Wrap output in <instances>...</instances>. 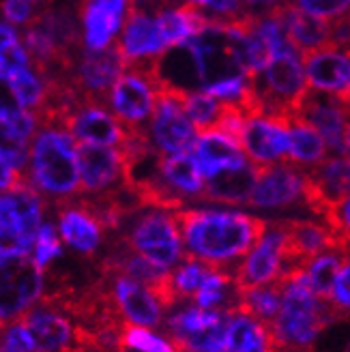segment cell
I'll return each mask as SVG.
<instances>
[{"label":"cell","mask_w":350,"mask_h":352,"mask_svg":"<svg viewBox=\"0 0 350 352\" xmlns=\"http://www.w3.org/2000/svg\"><path fill=\"white\" fill-rule=\"evenodd\" d=\"M174 219L181 228L185 258L202 260L230 273V264L245 258L267 234L271 219L217 208H179Z\"/></svg>","instance_id":"6da1fadb"},{"label":"cell","mask_w":350,"mask_h":352,"mask_svg":"<svg viewBox=\"0 0 350 352\" xmlns=\"http://www.w3.org/2000/svg\"><path fill=\"white\" fill-rule=\"evenodd\" d=\"M282 288V309L271 331L284 352H307L327 327L348 318L333 303L325 301L309 288L303 271L284 281Z\"/></svg>","instance_id":"7a4b0ae2"},{"label":"cell","mask_w":350,"mask_h":352,"mask_svg":"<svg viewBox=\"0 0 350 352\" xmlns=\"http://www.w3.org/2000/svg\"><path fill=\"white\" fill-rule=\"evenodd\" d=\"M32 187L61 202L80 193L78 142L63 125H41L30 146Z\"/></svg>","instance_id":"3957f363"},{"label":"cell","mask_w":350,"mask_h":352,"mask_svg":"<svg viewBox=\"0 0 350 352\" xmlns=\"http://www.w3.org/2000/svg\"><path fill=\"white\" fill-rule=\"evenodd\" d=\"M120 245L166 271L185 260V245L174 210L144 208L129 221V228L120 236Z\"/></svg>","instance_id":"277c9868"},{"label":"cell","mask_w":350,"mask_h":352,"mask_svg":"<svg viewBox=\"0 0 350 352\" xmlns=\"http://www.w3.org/2000/svg\"><path fill=\"white\" fill-rule=\"evenodd\" d=\"M232 311L187 305L166 320L170 342L181 352H226Z\"/></svg>","instance_id":"5b68a950"},{"label":"cell","mask_w":350,"mask_h":352,"mask_svg":"<svg viewBox=\"0 0 350 352\" xmlns=\"http://www.w3.org/2000/svg\"><path fill=\"white\" fill-rule=\"evenodd\" d=\"M43 273L32 256H0V333L41 301Z\"/></svg>","instance_id":"8992f818"},{"label":"cell","mask_w":350,"mask_h":352,"mask_svg":"<svg viewBox=\"0 0 350 352\" xmlns=\"http://www.w3.org/2000/svg\"><path fill=\"white\" fill-rule=\"evenodd\" d=\"M185 99V91H177V88L168 86L157 88V103L151 116L149 135L155 151L164 157L191 153L198 142L200 133L187 116Z\"/></svg>","instance_id":"52a82bcc"},{"label":"cell","mask_w":350,"mask_h":352,"mask_svg":"<svg viewBox=\"0 0 350 352\" xmlns=\"http://www.w3.org/2000/svg\"><path fill=\"white\" fill-rule=\"evenodd\" d=\"M286 267V230L282 219H271L267 234L234 269V284L243 290L279 284Z\"/></svg>","instance_id":"ba28073f"},{"label":"cell","mask_w":350,"mask_h":352,"mask_svg":"<svg viewBox=\"0 0 350 352\" xmlns=\"http://www.w3.org/2000/svg\"><path fill=\"white\" fill-rule=\"evenodd\" d=\"M157 103V86L149 76L144 60L129 63L110 91V108L125 127L140 129L153 116Z\"/></svg>","instance_id":"9c48e42d"},{"label":"cell","mask_w":350,"mask_h":352,"mask_svg":"<svg viewBox=\"0 0 350 352\" xmlns=\"http://www.w3.org/2000/svg\"><path fill=\"white\" fill-rule=\"evenodd\" d=\"M101 284L108 290L118 314L122 316V320L146 329L162 327L166 307L160 303V298L153 294L151 288L122 273L101 271Z\"/></svg>","instance_id":"30bf717a"},{"label":"cell","mask_w":350,"mask_h":352,"mask_svg":"<svg viewBox=\"0 0 350 352\" xmlns=\"http://www.w3.org/2000/svg\"><path fill=\"white\" fill-rule=\"evenodd\" d=\"M65 129L78 144H97L120 148L127 140V127L110 114L103 103L80 97L65 116Z\"/></svg>","instance_id":"8fae6325"},{"label":"cell","mask_w":350,"mask_h":352,"mask_svg":"<svg viewBox=\"0 0 350 352\" xmlns=\"http://www.w3.org/2000/svg\"><path fill=\"white\" fill-rule=\"evenodd\" d=\"M80 191L86 196H103L125 187V157L120 148L78 144Z\"/></svg>","instance_id":"7c38bea8"},{"label":"cell","mask_w":350,"mask_h":352,"mask_svg":"<svg viewBox=\"0 0 350 352\" xmlns=\"http://www.w3.org/2000/svg\"><path fill=\"white\" fill-rule=\"evenodd\" d=\"M241 148L258 166L288 164L290 122L282 116H252L245 122Z\"/></svg>","instance_id":"4fadbf2b"},{"label":"cell","mask_w":350,"mask_h":352,"mask_svg":"<svg viewBox=\"0 0 350 352\" xmlns=\"http://www.w3.org/2000/svg\"><path fill=\"white\" fill-rule=\"evenodd\" d=\"M305 206V170L292 164L260 166L258 183L250 206L254 208H288L294 204Z\"/></svg>","instance_id":"5bb4252c"},{"label":"cell","mask_w":350,"mask_h":352,"mask_svg":"<svg viewBox=\"0 0 350 352\" xmlns=\"http://www.w3.org/2000/svg\"><path fill=\"white\" fill-rule=\"evenodd\" d=\"M127 67L129 60L118 43L106 50H86L76 69V91H80L84 99L101 103Z\"/></svg>","instance_id":"9a60e30c"},{"label":"cell","mask_w":350,"mask_h":352,"mask_svg":"<svg viewBox=\"0 0 350 352\" xmlns=\"http://www.w3.org/2000/svg\"><path fill=\"white\" fill-rule=\"evenodd\" d=\"M294 116H301L316 129L327 142V148L333 155H344V140L350 122V110L346 103L340 101L336 95L309 91L299 103V110Z\"/></svg>","instance_id":"2e32d148"},{"label":"cell","mask_w":350,"mask_h":352,"mask_svg":"<svg viewBox=\"0 0 350 352\" xmlns=\"http://www.w3.org/2000/svg\"><path fill=\"white\" fill-rule=\"evenodd\" d=\"M43 200L30 183L9 191H0V228L22 239L34 250V241L41 230Z\"/></svg>","instance_id":"e0dca14e"},{"label":"cell","mask_w":350,"mask_h":352,"mask_svg":"<svg viewBox=\"0 0 350 352\" xmlns=\"http://www.w3.org/2000/svg\"><path fill=\"white\" fill-rule=\"evenodd\" d=\"M305 78L314 91L350 99V47L331 45L303 56Z\"/></svg>","instance_id":"ac0fdd59"},{"label":"cell","mask_w":350,"mask_h":352,"mask_svg":"<svg viewBox=\"0 0 350 352\" xmlns=\"http://www.w3.org/2000/svg\"><path fill=\"white\" fill-rule=\"evenodd\" d=\"M269 11L282 22L290 45L299 52L301 58L305 54H311V52H318V50L333 45L331 22L301 11L292 0H279V3H275Z\"/></svg>","instance_id":"d6986e66"},{"label":"cell","mask_w":350,"mask_h":352,"mask_svg":"<svg viewBox=\"0 0 350 352\" xmlns=\"http://www.w3.org/2000/svg\"><path fill=\"white\" fill-rule=\"evenodd\" d=\"M258 174L260 166L248 157L241 164L223 168L211 179H206L200 200L219 204H250L258 183Z\"/></svg>","instance_id":"ffe728a7"},{"label":"cell","mask_w":350,"mask_h":352,"mask_svg":"<svg viewBox=\"0 0 350 352\" xmlns=\"http://www.w3.org/2000/svg\"><path fill=\"white\" fill-rule=\"evenodd\" d=\"M129 0H86L82 11L86 50H106L114 43Z\"/></svg>","instance_id":"44dd1931"},{"label":"cell","mask_w":350,"mask_h":352,"mask_svg":"<svg viewBox=\"0 0 350 352\" xmlns=\"http://www.w3.org/2000/svg\"><path fill=\"white\" fill-rule=\"evenodd\" d=\"M61 239L78 254L91 256L97 252L103 239V223L84 202L67 204L58 210Z\"/></svg>","instance_id":"7402d4cb"},{"label":"cell","mask_w":350,"mask_h":352,"mask_svg":"<svg viewBox=\"0 0 350 352\" xmlns=\"http://www.w3.org/2000/svg\"><path fill=\"white\" fill-rule=\"evenodd\" d=\"M118 45L129 63L155 58L168 50V43L155 17L131 11H127V22L122 28Z\"/></svg>","instance_id":"603a6c76"},{"label":"cell","mask_w":350,"mask_h":352,"mask_svg":"<svg viewBox=\"0 0 350 352\" xmlns=\"http://www.w3.org/2000/svg\"><path fill=\"white\" fill-rule=\"evenodd\" d=\"M194 162L200 170V174L206 179H211L223 168H230L234 164H241L248 157L243 155V148L230 140L228 135H223L219 131H204L198 135V142L191 151Z\"/></svg>","instance_id":"cb8c5ba5"},{"label":"cell","mask_w":350,"mask_h":352,"mask_svg":"<svg viewBox=\"0 0 350 352\" xmlns=\"http://www.w3.org/2000/svg\"><path fill=\"white\" fill-rule=\"evenodd\" d=\"M226 352H284L269 324L245 311H232Z\"/></svg>","instance_id":"d4e9b609"},{"label":"cell","mask_w":350,"mask_h":352,"mask_svg":"<svg viewBox=\"0 0 350 352\" xmlns=\"http://www.w3.org/2000/svg\"><path fill=\"white\" fill-rule=\"evenodd\" d=\"M160 174H162L164 183L172 191H177L183 200H200L206 181L200 174L191 153L168 155V157L162 155Z\"/></svg>","instance_id":"484cf974"},{"label":"cell","mask_w":350,"mask_h":352,"mask_svg":"<svg viewBox=\"0 0 350 352\" xmlns=\"http://www.w3.org/2000/svg\"><path fill=\"white\" fill-rule=\"evenodd\" d=\"M290 122V155H288V164L296 168H316L327 160V142L325 138L314 129L307 120L301 116H292L288 118Z\"/></svg>","instance_id":"4316f807"},{"label":"cell","mask_w":350,"mask_h":352,"mask_svg":"<svg viewBox=\"0 0 350 352\" xmlns=\"http://www.w3.org/2000/svg\"><path fill=\"white\" fill-rule=\"evenodd\" d=\"M350 250H329L318 254L307 262L303 269L305 279L309 288L316 292L325 301H331V292H333V284L340 275V271L346 267Z\"/></svg>","instance_id":"83f0119b"},{"label":"cell","mask_w":350,"mask_h":352,"mask_svg":"<svg viewBox=\"0 0 350 352\" xmlns=\"http://www.w3.org/2000/svg\"><path fill=\"white\" fill-rule=\"evenodd\" d=\"M282 296H284L282 284H269L250 290L239 288V303L232 311H245L271 327L273 320L277 318L279 309H282Z\"/></svg>","instance_id":"f1b7e54d"},{"label":"cell","mask_w":350,"mask_h":352,"mask_svg":"<svg viewBox=\"0 0 350 352\" xmlns=\"http://www.w3.org/2000/svg\"><path fill=\"white\" fill-rule=\"evenodd\" d=\"M9 80H11V84L15 88V95L20 99L24 110L39 114L47 105V101L52 97V82L41 80L30 67L11 74Z\"/></svg>","instance_id":"f546056e"},{"label":"cell","mask_w":350,"mask_h":352,"mask_svg":"<svg viewBox=\"0 0 350 352\" xmlns=\"http://www.w3.org/2000/svg\"><path fill=\"white\" fill-rule=\"evenodd\" d=\"M213 271H219V269L196 258H185L183 264H179V269L172 273V286L179 301H194L206 277Z\"/></svg>","instance_id":"4dcf8cb0"},{"label":"cell","mask_w":350,"mask_h":352,"mask_svg":"<svg viewBox=\"0 0 350 352\" xmlns=\"http://www.w3.org/2000/svg\"><path fill=\"white\" fill-rule=\"evenodd\" d=\"M223 108H226V101H219L204 91L187 93V99H185L187 116L196 125L198 133L213 131L223 114Z\"/></svg>","instance_id":"1f68e13d"},{"label":"cell","mask_w":350,"mask_h":352,"mask_svg":"<svg viewBox=\"0 0 350 352\" xmlns=\"http://www.w3.org/2000/svg\"><path fill=\"white\" fill-rule=\"evenodd\" d=\"M138 350V352H181L170 340L160 338L146 327H138L131 322L122 324L120 331V350Z\"/></svg>","instance_id":"d6a6232c"},{"label":"cell","mask_w":350,"mask_h":352,"mask_svg":"<svg viewBox=\"0 0 350 352\" xmlns=\"http://www.w3.org/2000/svg\"><path fill=\"white\" fill-rule=\"evenodd\" d=\"M0 160H5L7 164H11L20 172H24V168L30 160L28 142L13 131V127L5 118H0Z\"/></svg>","instance_id":"836d02e7"},{"label":"cell","mask_w":350,"mask_h":352,"mask_svg":"<svg viewBox=\"0 0 350 352\" xmlns=\"http://www.w3.org/2000/svg\"><path fill=\"white\" fill-rule=\"evenodd\" d=\"M61 254H63V245H61L56 228L52 223H43L37 234V241H34V252H32L34 264L43 271L47 264L54 258H58Z\"/></svg>","instance_id":"e575fe53"},{"label":"cell","mask_w":350,"mask_h":352,"mask_svg":"<svg viewBox=\"0 0 350 352\" xmlns=\"http://www.w3.org/2000/svg\"><path fill=\"white\" fill-rule=\"evenodd\" d=\"M292 3L301 11L327 22L350 13V0H292Z\"/></svg>","instance_id":"d590c367"},{"label":"cell","mask_w":350,"mask_h":352,"mask_svg":"<svg viewBox=\"0 0 350 352\" xmlns=\"http://www.w3.org/2000/svg\"><path fill=\"white\" fill-rule=\"evenodd\" d=\"M3 348L9 352H37L30 331L20 320L3 331Z\"/></svg>","instance_id":"8d00e7d4"},{"label":"cell","mask_w":350,"mask_h":352,"mask_svg":"<svg viewBox=\"0 0 350 352\" xmlns=\"http://www.w3.org/2000/svg\"><path fill=\"white\" fill-rule=\"evenodd\" d=\"M22 112H26L22 108L20 99L15 95V88L9 80V76L0 74V118H5L7 122L15 120Z\"/></svg>","instance_id":"74e56055"},{"label":"cell","mask_w":350,"mask_h":352,"mask_svg":"<svg viewBox=\"0 0 350 352\" xmlns=\"http://www.w3.org/2000/svg\"><path fill=\"white\" fill-rule=\"evenodd\" d=\"M322 221L329 223L331 230H333L340 239L350 243V193L340 204H336L329 210V215Z\"/></svg>","instance_id":"f35d334b"},{"label":"cell","mask_w":350,"mask_h":352,"mask_svg":"<svg viewBox=\"0 0 350 352\" xmlns=\"http://www.w3.org/2000/svg\"><path fill=\"white\" fill-rule=\"evenodd\" d=\"M32 63L28 50L22 43H15L13 47H9L3 56H0V74L11 76L15 72H22V69H28Z\"/></svg>","instance_id":"ab89813d"},{"label":"cell","mask_w":350,"mask_h":352,"mask_svg":"<svg viewBox=\"0 0 350 352\" xmlns=\"http://www.w3.org/2000/svg\"><path fill=\"white\" fill-rule=\"evenodd\" d=\"M331 303H333L344 316H350V262H346V267L340 271L333 292H331Z\"/></svg>","instance_id":"60d3db41"},{"label":"cell","mask_w":350,"mask_h":352,"mask_svg":"<svg viewBox=\"0 0 350 352\" xmlns=\"http://www.w3.org/2000/svg\"><path fill=\"white\" fill-rule=\"evenodd\" d=\"M204 7L208 11L221 15L219 20H215V22H230V20H237V17L248 13V5H245V0H206Z\"/></svg>","instance_id":"b9f144b4"},{"label":"cell","mask_w":350,"mask_h":352,"mask_svg":"<svg viewBox=\"0 0 350 352\" xmlns=\"http://www.w3.org/2000/svg\"><path fill=\"white\" fill-rule=\"evenodd\" d=\"M3 15L11 24H26L32 17V5L28 0H3Z\"/></svg>","instance_id":"7bdbcfd3"},{"label":"cell","mask_w":350,"mask_h":352,"mask_svg":"<svg viewBox=\"0 0 350 352\" xmlns=\"http://www.w3.org/2000/svg\"><path fill=\"white\" fill-rule=\"evenodd\" d=\"M32 248L0 228V256H32Z\"/></svg>","instance_id":"ee69618b"},{"label":"cell","mask_w":350,"mask_h":352,"mask_svg":"<svg viewBox=\"0 0 350 352\" xmlns=\"http://www.w3.org/2000/svg\"><path fill=\"white\" fill-rule=\"evenodd\" d=\"M28 181L24 179V172L13 168L5 160H0V191H9V189H15V187H22Z\"/></svg>","instance_id":"f6af8a7d"},{"label":"cell","mask_w":350,"mask_h":352,"mask_svg":"<svg viewBox=\"0 0 350 352\" xmlns=\"http://www.w3.org/2000/svg\"><path fill=\"white\" fill-rule=\"evenodd\" d=\"M15 43H20V39H17V32L11 24H5L0 22V56L5 54V52L9 47H13Z\"/></svg>","instance_id":"bcb514c9"},{"label":"cell","mask_w":350,"mask_h":352,"mask_svg":"<svg viewBox=\"0 0 350 352\" xmlns=\"http://www.w3.org/2000/svg\"><path fill=\"white\" fill-rule=\"evenodd\" d=\"M344 155L350 160V122H348V129H346V140H344Z\"/></svg>","instance_id":"7dc6e473"},{"label":"cell","mask_w":350,"mask_h":352,"mask_svg":"<svg viewBox=\"0 0 350 352\" xmlns=\"http://www.w3.org/2000/svg\"><path fill=\"white\" fill-rule=\"evenodd\" d=\"M269 3H279V0H245V5H269Z\"/></svg>","instance_id":"c3c4849f"},{"label":"cell","mask_w":350,"mask_h":352,"mask_svg":"<svg viewBox=\"0 0 350 352\" xmlns=\"http://www.w3.org/2000/svg\"><path fill=\"white\" fill-rule=\"evenodd\" d=\"M206 0H187V5H194V7H204Z\"/></svg>","instance_id":"681fc988"},{"label":"cell","mask_w":350,"mask_h":352,"mask_svg":"<svg viewBox=\"0 0 350 352\" xmlns=\"http://www.w3.org/2000/svg\"><path fill=\"white\" fill-rule=\"evenodd\" d=\"M28 3H30V5L34 7V5H39V3H45V0H28Z\"/></svg>","instance_id":"f907efd6"},{"label":"cell","mask_w":350,"mask_h":352,"mask_svg":"<svg viewBox=\"0 0 350 352\" xmlns=\"http://www.w3.org/2000/svg\"><path fill=\"white\" fill-rule=\"evenodd\" d=\"M0 352H9V350H5V348H3V350H0Z\"/></svg>","instance_id":"816d5d0a"},{"label":"cell","mask_w":350,"mask_h":352,"mask_svg":"<svg viewBox=\"0 0 350 352\" xmlns=\"http://www.w3.org/2000/svg\"><path fill=\"white\" fill-rule=\"evenodd\" d=\"M0 350H3V346H0Z\"/></svg>","instance_id":"f5cc1de1"}]
</instances>
